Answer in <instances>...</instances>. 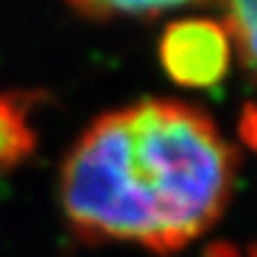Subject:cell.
Returning <instances> with one entry per match:
<instances>
[{
  "instance_id": "cell-1",
  "label": "cell",
  "mask_w": 257,
  "mask_h": 257,
  "mask_svg": "<svg viewBox=\"0 0 257 257\" xmlns=\"http://www.w3.org/2000/svg\"><path fill=\"white\" fill-rule=\"evenodd\" d=\"M236 153L198 107L143 100L95 119L64 160L60 200L86 240L176 252L226 210Z\"/></svg>"
},
{
  "instance_id": "cell-2",
  "label": "cell",
  "mask_w": 257,
  "mask_h": 257,
  "mask_svg": "<svg viewBox=\"0 0 257 257\" xmlns=\"http://www.w3.org/2000/svg\"><path fill=\"white\" fill-rule=\"evenodd\" d=\"M160 60L176 83L205 88L229 72L231 38L224 24L214 19H176L162 34Z\"/></svg>"
},
{
  "instance_id": "cell-3",
  "label": "cell",
  "mask_w": 257,
  "mask_h": 257,
  "mask_svg": "<svg viewBox=\"0 0 257 257\" xmlns=\"http://www.w3.org/2000/svg\"><path fill=\"white\" fill-rule=\"evenodd\" d=\"M36 93H0V169L24 162L36 148V131L29 126V107Z\"/></svg>"
},
{
  "instance_id": "cell-4",
  "label": "cell",
  "mask_w": 257,
  "mask_h": 257,
  "mask_svg": "<svg viewBox=\"0 0 257 257\" xmlns=\"http://www.w3.org/2000/svg\"><path fill=\"white\" fill-rule=\"evenodd\" d=\"M224 29L233 38L243 64L257 79V3H229Z\"/></svg>"
},
{
  "instance_id": "cell-5",
  "label": "cell",
  "mask_w": 257,
  "mask_h": 257,
  "mask_svg": "<svg viewBox=\"0 0 257 257\" xmlns=\"http://www.w3.org/2000/svg\"><path fill=\"white\" fill-rule=\"evenodd\" d=\"M86 19H112V17H157L169 10L186 8L184 3H74L72 5Z\"/></svg>"
},
{
  "instance_id": "cell-6",
  "label": "cell",
  "mask_w": 257,
  "mask_h": 257,
  "mask_svg": "<svg viewBox=\"0 0 257 257\" xmlns=\"http://www.w3.org/2000/svg\"><path fill=\"white\" fill-rule=\"evenodd\" d=\"M238 134L243 138V143L255 150L257 153V105H248L243 110V117H240V124H238Z\"/></svg>"
}]
</instances>
